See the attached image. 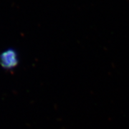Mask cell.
<instances>
[{"mask_svg":"<svg viewBox=\"0 0 129 129\" xmlns=\"http://www.w3.org/2000/svg\"><path fill=\"white\" fill-rule=\"evenodd\" d=\"M17 62V55L14 50H7L0 55V64L5 68H14Z\"/></svg>","mask_w":129,"mask_h":129,"instance_id":"cell-1","label":"cell"}]
</instances>
